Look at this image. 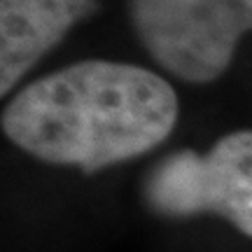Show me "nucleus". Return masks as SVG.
Wrapping results in <instances>:
<instances>
[{"mask_svg": "<svg viewBox=\"0 0 252 252\" xmlns=\"http://www.w3.org/2000/svg\"><path fill=\"white\" fill-rule=\"evenodd\" d=\"M178 115V94L157 72L89 59L21 87L0 124L9 143L40 161L98 173L161 145Z\"/></svg>", "mask_w": 252, "mask_h": 252, "instance_id": "nucleus-1", "label": "nucleus"}, {"mask_svg": "<svg viewBox=\"0 0 252 252\" xmlns=\"http://www.w3.org/2000/svg\"><path fill=\"white\" fill-rule=\"evenodd\" d=\"M147 54L191 84H208L231 65L252 31V0H128Z\"/></svg>", "mask_w": 252, "mask_h": 252, "instance_id": "nucleus-2", "label": "nucleus"}, {"mask_svg": "<svg viewBox=\"0 0 252 252\" xmlns=\"http://www.w3.org/2000/svg\"><path fill=\"white\" fill-rule=\"evenodd\" d=\"M143 201L161 217L217 215L252 238V128L222 135L208 152L175 150L147 171Z\"/></svg>", "mask_w": 252, "mask_h": 252, "instance_id": "nucleus-3", "label": "nucleus"}, {"mask_svg": "<svg viewBox=\"0 0 252 252\" xmlns=\"http://www.w3.org/2000/svg\"><path fill=\"white\" fill-rule=\"evenodd\" d=\"M96 9V0H0V96Z\"/></svg>", "mask_w": 252, "mask_h": 252, "instance_id": "nucleus-4", "label": "nucleus"}]
</instances>
